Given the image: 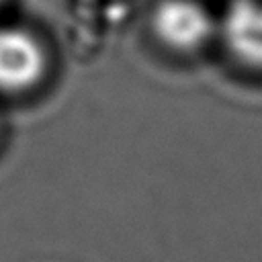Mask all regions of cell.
Segmentation results:
<instances>
[{"label":"cell","instance_id":"2","mask_svg":"<svg viewBox=\"0 0 262 262\" xmlns=\"http://www.w3.org/2000/svg\"><path fill=\"white\" fill-rule=\"evenodd\" d=\"M43 43L23 27H0V94L18 96L35 90L47 74Z\"/></svg>","mask_w":262,"mask_h":262},{"label":"cell","instance_id":"3","mask_svg":"<svg viewBox=\"0 0 262 262\" xmlns=\"http://www.w3.org/2000/svg\"><path fill=\"white\" fill-rule=\"evenodd\" d=\"M217 33L237 63L262 72V0H229Z\"/></svg>","mask_w":262,"mask_h":262},{"label":"cell","instance_id":"4","mask_svg":"<svg viewBox=\"0 0 262 262\" xmlns=\"http://www.w3.org/2000/svg\"><path fill=\"white\" fill-rule=\"evenodd\" d=\"M4 2H6V0H0V10H2V6H4Z\"/></svg>","mask_w":262,"mask_h":262},{"label":"cell","instance_id":"1","mask_svg":"<svg viewBox=\"0 0 262 262\" xmlns=\"http://www.w3.org/2000/svg\"><path fill=\"white\" fill-rule=\"evenodd\" d=\"M151 33L168 51L190 55L209 45L217 20L201 0H160L151 12Z\"/></svg>","mask_w":262,"mask_h":262}]
</instances>
